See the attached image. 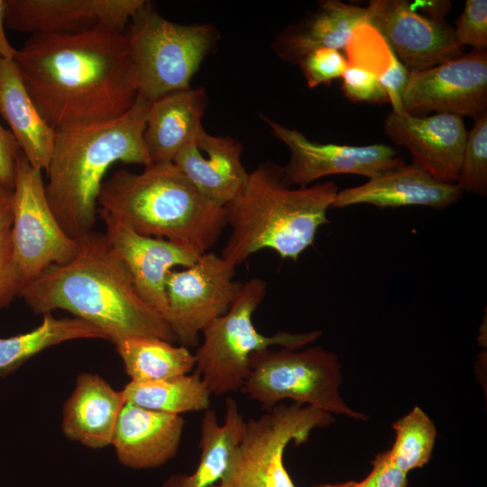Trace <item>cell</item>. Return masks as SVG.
Wrapping results in <instances>:
<instances>
[{
    "mask_svg": "<svg viewBox=\"0 0 487 487\" xmlns=\"http://www.w3.org/2000/svg\"><path fill=\"white\" fill-rule=\"evenodd\" d=\"M14 60L40 115L53 130L115 120L138 96L124 32L104 25L32 34Z\"/></svg>",
    "mask_w": 487,
    "mask_h": 487,
    "instance_id": "cell-1",
    "label": "cell"
},
{
    "mask_svg": "<svg viewBox=\"0 0 487 487\" xmlns=\"http://www.w3.org/2000/svg\"><path fill=\"white\" fill-rule=\"evenodd\" d=\"M77 255L48 267L20 291L36 313L63 309L117 340L149 336L174 343L165 318L138 294L106 234L90 232L78 238Z\"/></svg>",
    "mask_w": 487,
    "mask_h": 487,
    "instance_id": "cell-2",
    "label": "cell"
},
{
    "mask_svg": "<svg viewBox=\"0 0 487 487\" xmlns=\"http://www.w3.org/2000/svg\"><path fill=\"white\" fill-rule=\"evenodd\" d=\"M151 103L138 94L132 107L115 120L54 130L45 194L69 237L93 231L97 198L113 164L152 163L143 142Z\"/></svg>",
    "mask_w": 487,
    "mask_h": 487,
    "instance_id": "cell-3",
    "label": "cell"
},
{
    "mask_svg": "<svg viewBox=\"0 0 487 487\" xmlns=\"http://www.w3.org/2000/svg\"><path fill=\"white\" fill-rule=\"evenodd\" d=\"M338 191L332 180L293 188L284 181L281 167L261 163L249 173L241 193L224 207L231 232L221 256L236 267L269 249L296 262L329 222L326 213Z\"/></svg>",
    "mask_w": 487,
    "mask_h": 487,
    "instance_id": "cell-4",
    "label": "cell"
},
{
    "mask_svg": "<svg viewBox=\"0 0 487 487\" xmlns=\"http://www.w3.org/2000/svg\"><path fill=\"white\" fill-rule=\"evenodd\" d=\"M97 209L198 255L209 252L227 225L225 207L205 198L173 162L114 172L103 182Z\"/></svg>",
    "mask_w": 487,
    "mask_h": 487,
    "instance_id": "cell-5",
    "label": "cell"
},
{
    "mask_svg": "<svg viewBox=\"0 0 487 487\" xmlns=\"http://www.w3.org/2000/svg\"><path fill=\"white\" fill-rule=\"evenodd\" d=\"M267 282L253 278L242 287L228 310L203 332V341L194 354V372L211 394L225 395L241 390L249 372L253 353L279 346L299 349L316 342L321 330L306 333L261 334L253 316L266 296Z\"/></svg>",
    "mask_w": 487,
    "mask_h": 487,
    "instance_id": "cell-6",
    "label": "cell"
},
{
    "mask_svg": "<svg viewBox=\"0 0 487 487\" xmlns=\"http://www.w3.org/2000/svg\"><path fill=\"white\" fill-rule=\"evenodd\" d=\"M341 382V363L331 351L320 346L268 348L251 354L249 372L240 391L266 411L289 399L331 415L365 420L364 414L342 399Z\"/></svg>",
    "mask_w": 487,
    "mask_h": 487,
    "instance_id": "cell-7",
    "label": "cell"
},
{
    "mask_svg": "<svg viewBox=\"0 0 487 487\" xmlns=\"http://www.w3.org/2000/svg\"><path fill=\"white\" fill-rule=\"evenodd\" d=\"M124 32L138 75V94L151 102L189 88L193 75L218 39L214 26L170 22L148 1Z\"/></svg>",
    "mask_w": 487,
    "mask_h": 487,
    "instance_id": "cell-8",
    "label": "cell"
},
{
    "mask_svg": "<svg viewBox=\"0 0 487 487\" xmlns=\"http://www.w3.org/2000/svg\"><path fill=\"white\" fill-rule=\"evenodd\" d=\"M333 420L329 413L298 403H279L249 418L224 475L211 487H295L283 464L287 446L308 441L314 429Z\"/></svg>",
    "mask_w": 487,
    "mask_h": 487,
    "instance_id": "cell-9",
    "label": "cell"
},
{
    "mask_svg": "<svg viewBox=\"0 0 487 487\" xmlns=\"http://www.w3.org/2000/svg\"><path fill=\"white\" fill-rule=\"evenodd\" d=\"M10 231L23 287L48 267L69 262L78 251V239L63 231L49 205L41 171L31 166L23 152L16 164Z\"/></svg>",
    "mask_w": 487,
    "mask_h": 487,
    "instance_id": "cell-10",
    "label": "cell"
},
{
    "mask_svg": "<svg viewBox=\"0 0 487 487\" xmlns=\"http://www.w3.org/2000/svg\"><path fill=\"white\" fill-rule=\"evenodd\" d=\"M235 268L209 251L190 266L170 272L165 319L180 345H198L199 334L228 310L242 287L234 280Z\"/></svg>",
    "mask_w": 487,
    "mask_h": 487,
    "instance_id": "cell-11",
    "label": "cell"
},
{
    "mask_svg": "<svg viewBox=\"0 0 487 487\" xmlns=\"http://www.w3.org/2000/svg\"><path fill=\"white\" fill-rule=\"evenodd\" d=\"M401 104L407 113L487 114V53L473 51L427 69L409 71Z\"/></svg>",
    "mask_w": 487,
    "mask_h": 487,
    "instance_id": "cell-12",
    "label": "cell"
},
{
    "mask_svg": "<svg viewBox=\"0 0 487 487\" xmlns=\"http://www.w3.org/2000/svg\"><path fill=\"white\" fill-rule=\"evenodd\" d=\"M265 121L271 133L289 148L290 157L281 167V173L284 181L292 187H306L333 174H356L372 179L406 164L399 152L386 144L319 143L308 140L298 130L267 118Z\"/></svg>",
    "mask_w": 487,
    "mask_h": 487,
    "instance_id": "cell-13",
    "label": "cell"
},
{
    "mask_svg": "<svg viewBox=\"0 0 487 487\" xmlns=\"http://www.w3.org/2000/svg\"><path fill=\"white\" fill-rule=\"evenodd\" d=\"M366 23L377 30L409 71L447 61L462 50L444 19L425 16L407 0H372Z\"/></svg>",
    "mask_w": 487,
    "mask_h": 487,
    "instance_id": "cell-14",
    "label": "cell"
},
{
    "mask_svg": "<svg viewBox=\"0 0 487 487\" xmlns=\"http://www.w3.org/2000/svg\"><path fill=\"white\" fill-rule=\"evenodd\" d=\"M97 214L106 225L109 244L126 268L138 294L165 318L168 275L174 267L190 266L199 255L168 240L142 235L101 209H97Z\"/></svg>",
    "mask_w": 487,
    "mask_h": 487,
    "instance_id": "cell-15",
    "label": "cell"
},
{
    "mask_svg": "<svg viewBox=\"0 0 487 487\" xmlns=\"http://www.w3.org/2000/svg\"><path fill=\"white\" fill-rule=\"evenodd\" d=\"M383 128L396 145L408 150L412 163L437 180L456 183L468 135L462 116L446 113L416 116L403 109L391 110Z\"/></svg>",
    "mask_w": 487,
    "mask_h": 487,
    "instance_id": "cell-16",
    "label": "cell"
},
{
    "mask_svg": "<svg viewBox=\"0 0 487 487\" xmlns=\"http://www.w3.org/2000/svg\"><path fill=\"white\" fill-rule=\"evenodd\" d=\"M5 27L43 33L78 32L96 25L124 32L144 0H7Z\"/></svg>",
    "mask_w": 487,
    "mask_h": 487,
    "instance_id": "cell-17",
    "label": "cell"
},
{
    "mask_svg": "<svg viewBox=\"0 0 487 487\" xmlns=\"http://www.w3.org/2000/svg\"><path fill=\"white\" fill-rule=\"evenodd\" d=\"M463 193L457 183L437 180L411 163L369 179L363 185L338 191L332 207L369 204L381 208L410 206L445 208L458 202Z\"/></svg>",
    "mask_w": 487,
    "mask_h": 487,
    "instance_id": "cell-18",
    "label": "cell"
},
{
    "mask_svg": "<svg viewBox=\"0 0 487 487\" xmlns=\"http://www.w3.org/2000/svg\"><path fill=\"white\" fill-rule=\"evenodd\" d=\"M242 152V144L234 138L212 135L204 129L172 162L205 198L225 207L241 193L248 179Z\"/></svg>",
    "mask_w": 487,
    "mask_h": 487,
    "instance_id": "cell-19",
    "label": "cell"
},
{
    "mask_svg": "<svg viewBox=\"0 0 487 487\" xmlns=\"http://www.w3.org/2000/svg\"><path fill=\"white\" fill-rule=\"evenodd\" d=\"M184 425L181 415L125 403L111 445L122 464L133 469L156 468L176 455Z\"/></svg>",
    "mask_w": 487,
    "mask_h": 487,
    "instance_id": "cell-20",
    "label": "cell"
},
{
    "mask_svg": "<svg viewBox=\"0 0 487 487\" xmlns=\"http://www.w3.org/2000/svg\"><path fill=\"white\" fill-rule=\"evenodd\" d=\"M207 106L204 89L187 88L167 94L151 103L143 142L152 162H172L204 130Z\"/></svg>",
    "mask_w": 487,
    "mask_h": 487,
    "instance_id": "cell-21",
    "label": "cell"
},
{
    "mask_svg": "<svg viewBox=\"0 0 487 487\" xmlns=\"http://www.w3.org/2000/svg\"><path fill=\"white\" fill-rule=\"evenodd\" d=\"M124 404L122 391H115L96 374L81 373L63 407V433L85 446L106 447L112 443Z\"/></svg>",
    "mask_w": 487,
    "mask_h": 487,
    "instance_id": "cell-22",
    "label": "cell"
},
{
    "mask_svg": "<svg viewBox=\"0 0 487 487\" xmlns=\"http://www.w3.org/2000/svg\"><path fill=\"white\" fill-rule=\"evenodd\" d=\"M366 18V7L339 0L320 1L308 17L280 33L274 43L275 51L284 60L299 63L317 49L345 50Z\"/></svg>",
    "mask_w": 487,
    "mask_h": 487,
    "instance_id": "cell-23",
    "label": "cell"
},
{
    "mask_svg": "<svg viewBox=\"0 0 487 487\" xmlns=\"http://www.w3.org/2000/svg\"><path fill=\"white\" fill-rule=\"evenodd\" d=\"M0 115L8 124L31 166L48 167L54 130L40 115L14 60L0 56Z\"/></svg>",
    "mask_w": 487,
    "mask_h": 487,
    "instance_id": "cell-24",
    "label": "cell"
},
{
    "mask_svg": "<svg viewBox=\"0 0 487 487\" xmlns=\"http://www.w3.org/2000/svg\"><path fill=\"white\" fill-rule=\"evenodd\" d=\"M245 427V420L237 402L227 397L223 424L216 412L205 411L200 425L198 447L200 457L190 474H172L161 487H211L224 475L232 453L238 445Z\"/></svg>",
    "mask_w": 487,
    "mask_h": 487,
    "instance_id": "cell-25",
    "label": "cell"
},
{
    "mask_svg": "<svg viewBox=\"0 0 487 487\" xmlns=\"http://www.w3.org/2000/svg\"><path fill=\"white\" fill-rule=\"evenodd\" d=\"M114 344L132 381L170 379L188 374L195 368V355L188 347L161 338L130 337Z\"/></svg>",
    "mask_w": 487,
    "mask_h": 487,
    "instance_id": "cell-26",
    "label": "cell"
},
{
    "mask_svg": "<svg viewBox=\"0 0 487 487\" xmlns=\"http://www.w3.org/2000/svg\"><path fill=\"white\" fill-rule=\"evenodd\" d=\"M75 339L109 340L101 329L81 318H55L51 313L43 314L41 324L34 329L0 338V375L51 346Z\"/></svg>",
    "mask_w": 487,
    "mask_h": 487,
    "instance_id": "cell-27",
    "label": "cell"
},
{
    "mask_svg": "<svg viewBox=\"0 0 487 487\" xmlns=\"http://www.w3.org/2000/svg\"><path fill=\"white\" fill-rule=\"evenodd\" d=\"M122 392L125 403L173 415L206 411L210 409L212 395L201 377L194 372L161 381H131Z\"/></svg>",
    "mask_w": 487,
    "mask_h": 487,
    "instance_id": "cell-28",
    "label": "cell"
},
{
    "mask_svg": "<svg viewBox=\"0 0 487 487\" xmlns=\"http://www.w3.org/2000/svg\"><path fill=\"white\" fill-rule=\"evenodd\" d=\"M345 51L349 65L359 67L378 78L388 95L392 110L403 109L401 98L409 71L380 32L363 23L354 31Z\"/></svg>",
    "mask_w": 487,
    "mask_h": 487,
    "instance_id": "cell-29",
    "label": "cell"
},
{
    "mask_svg": "<svg viewBox=\"0 0 487 487\" xmlns=\"http://www.w3.org/2000/svg\"><path fill=\"white\" fill-rule=\"evenodd\" d=\"M392 427L395 440L388 454L397 467L408 473L427 464L436 436V427L429 417L416 406Z\"/></svg>",
    "mask_w": 487,
    "mask_h": 487,
    "instance_id": "cell-30",
    "label": "cell"
},
{
    "mask_svg": "<svg viewBox=\"0 0 487 487\" xmlns=\"http://www.w3.org/2000/svg\"><path fill=\"white\" fill-rule=\"evenodd\" d=\"M456 183L464 192L487 194V114L468 133Z\"/></svg>",
    "mask_w": 487,
    "mask_h": 487,
    "instance_id": "cell-31",
    "label": "cell"
},
{
    "mask_svg": "<svg viewBox=\"0 0 487 487\" xmlns=\"http://www.w3.org/2000/svg\"><path fill=\"white\" fill-rule=\"evenodd\" d=\"M455 38L464 48L470 45L476 51L487 48V1L466 0L464 8L455 20Z\"/></svg>",
    "mask_w": 487,
    "mask_h": 487,
    "instance_id": "cell-32",
    "label": "cell"
},
{
    "mask_svg": "<svg viewBox=\"0 0 487 487\" xmlns=\"http://www.w3.org/2000/svg\"><path fill=\"white\" fill-rule=\"evenodd\" d=\"M298 64L310 88L342 78L348 67L346 58L339 51L330 48L317 49L302 58Z\"/></svg>",
    "mask_w": 487,
    "mask_h": 487,
    "instance_id": "cell-33",
    "label": "cell"
},
{
    "mask_svg": "<svg viewBox=\"0 0 487 487\" xmlns=\"http://www.w3.org/2000/svg\"><path fill=\"white\" fill-rule=\"evenodd\" d=\"M342 80L343 93L353 102L372 104L389 102L388 95L378 78L359 67L348 64Z\"/></svg>",
    "mask_w": 487,
    "mask_h": 487,
    "instance_id": "cell-34",
    "label": "cell"
},
{
    "mask_svg": "<svg viewBox=\"0 0 487 487\" xmlns=\"http://www.w3.org/2000/svg\"><path fill=\"white\" fill-rule=\"evenodd\" d=\"M10 230L0 232V308L19 296L23 287L13 257Z\"/></svg>",
    "mask_w": 487,
    "mask_h": 487,
    "instance_id": "cell-35",
    "label": "cell"
},
{
    "mask_svg": "<svg viewBox=\"0 0 487 487\" xmlns=\"http://www.w3.org/2000/svg\"><path fill=\"white\" fill-rule=\"evenodd\" d=\"M372 469L359 487H406L407 473L391 461L388 451L378 454L372 461Z\"/></svg>",
    "mask_w": 487,
    "mask_h": 487,
    "instance_id": "cell-36",
    "label": "cell"
},
{
    "mask_svg": "<svg viewBox=\"0 0 487 487\" xmlns=\"http://www.w3.org/2000/svg\"><path fill=\"white\" fill-rule=\"evenodd\" d=\"M21 147L13 134L0 123V183L14 189L16 164Z\"/></svg>",
    "mask_w": 487,
    "mask_h": 487,
    "instance_id": "cell-37",
    "label": "cell"
},
{
    "mask_svg": "<svg viewBox=\"0 0 487 487\" xmlns=\"http://www.w3.org/2000/svg\"><path fill=\"white\" fill-rule=\"evenodd\" d=\"M14 189L0 183V232L11 229L13 224Z\"/></svg>",
    "mask_w": 487,
    "mask_h": 487,
    "instance_id": "cell-38",
    "label": "cell"
},
{
    "mask_svg": "<svg viewBox=\"0 0 487 487\" xmlns=\"http://www.w3.org/2000/svg\"><path fill=\"white\" fill-rule=\"evenodd\" d=\"M7 5V0H0V56L4 59L14 60L17 50L9 42L5 32Z\"/></svg>",
    "mask_w": 487,
    "mask_h": 487,
    "instance_id": "cell-39",
    "label": "cell"
},
{
    "mask_svg": "<svg viewBox=\"0 0 487 487\" xmlns=\"http://www.w3.org/2000/svg\"><path fill=\"white\" fill-rule=\"evenodd\" d=\"M314 487H359V484L357 482L350 481L341 483H322Z\"/></svg>",
    "mask_w": 487,
    "mask_h": 487,
    "instance_id": "cell-40",
    "label": "cell"
}]
</instances>
